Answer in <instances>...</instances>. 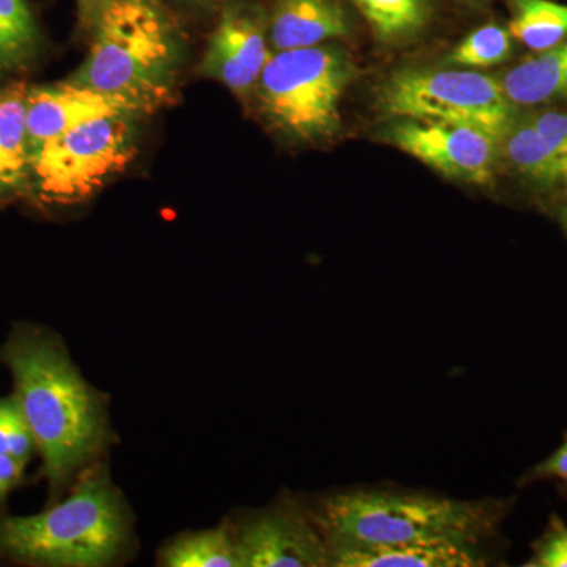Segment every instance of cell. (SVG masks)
<instances>
[{
  "mask_svg": "<svg viewBox=\"0 0 567 567\" xmlns=\"http://www.w3.org/2000/svg\"><path fill=\"white\" fill-rule=\"evenodd\" d=\"M51 491L66 494L112 445L107 399L82 377L59 336L18 327L0 352Z\"/></svg>",
  "mask_w": 567,
  "mask_h": 567,
  "instance_id": "cell-1",
  "label": "cell"
},
{
  "mask_svg": "<svg viewBox=\"0 0 567 567\" xmlns=\"http://www.w3.org/2000/svg\"><path fill=\"white\" fill-rule=\"evenodd\" d=\"M87 22L91 48L71 82L117 96L141 115L169 102L185 41L163 0H100Z\"/></svg>",
  "mask_w": 567,
  "mask_h": 567,
  "instance_id": "cell-2",
  "label": "cell"
},
{
  "mask_svg": "<svg viewBox=\"0 0 567 567\" xmlns=\"http://www.w3.org/2000/svg\"><path fill=\"white\" fill-rule=\"evenodd\" d=\"M133 548L132 509L100 462L50 509L35 516H0V557L22 565L112 566Z\"/></svg>",
  "mask_w": 567,
  "mask_h": 567,
  "instance_id": "cell-3",
  "label": "cell"
},
{
  "mask_svg": "<svg viewBox=\"0 0 567 567\" xmlns=\"http://www.w3.org/2000/svg\"><path fill=\"white\" fill-rule=\"evenodd\" d=\"M311 516L327 543L399 544L435 537L480 543L492 527L491 509L480 503L390 492L330 496Z\"/></svg>",
  "mask_w": 567,
  "mask_h": 567,
  "instance_id": "cell-4",
  "label": "cell"
},
{
  "mask_svg": "<svg viewBox=\"0 0 567 567\" xmlns=\"http://www.w3.org/2000/svg\"><path fill=\"white\" fill-rule=\"evenodd\" d=\"M353 76L346 52L298 48L270 55L257 81V100L275 128L293 140L320 141L339 128V104Z\"/></svg>",
  "mask_w": 567,
  "mask_h": 567,
  "instance_id": "cell-5",
  "label": "cell"
},
{
  "mask_svg": "<svg viewBox=\"0 0 567 567\" xmlns=\"http://www.w3.org/2000/svg\"><path fill=\"white\" fill-rule=\"evenodd\" d=\"M380 103L395 117L472 126L498 141L514 123L502 82L477 71L399 70L383 84Z\"/></svg>",
  "mask_w": 567,
  "mask_h": 567,
  "instance_id": "cell-6",
  "label": "cell"
},
{
  "mask_svg": "<svg viewBox=\"0 0 567 567\" xmlns=\"http://www.w3.org/2000/svg\"><path fill=\"white\" fill-rule=\"evenodd\" d=\"M136 118H96L41 144L31 153L29 171L39 196L73 204L102 189L136 155Z\"/></svg>",
  "mask_w": 567,
  "mask_h": 567,
  "instance_id": "cell-7",
  "label": "cell"
},
{
  "mask_svg": "<svg viewBox=\"0 0 567 567\" xmlns=\"http://www.w3.org/2000/svg\"><path fill=\"white\" fill-rule=\"evenodd\" d=\"M241 567L330 566V547L311 514L293 499L230 520Z\"/></svg>",
  "mask_w": 567,
  "mask_h": 567,
  "instance_id": "cell-8",
  "label": "cell"
},
{
  "mask_svg": "<svg viewBox=\"0 0 567 567\" xmlns=\"http://www.w3.org/2000/svg\"><path fill=\"white\" fill-rule=\"evenodd\" d=\"M390 142L436 173L486 185L494 177L502 141L472 126L404 118L390 130Z\"/></svg>",
  "mask_w": 567,
  "mask_h": 567,
  "instance_id": "cell-9",
  "label": "cell"
},
{
  "mask_svg": "<svg viewBox=\"0 0 567 567\" xmlns=\"http://www.w3.org/2000/svg\"><path fill=\"white\" fill-rule=\"evenodd\" d=\"M270 55L264 11L251 3H234L223 11L199 71L245 95L259 81Z\"/></svg>",
  "mask_w": 567,
  "mask_h": 567,
  "instance_id": "cell-10",
  "label": "cell"
},
{
  "mask_svg": "<svg viewBox=\"0 0 567 567\" xmlns=\"http://www.w3.org/2000/svg\"><path fill=\"white\" fill-rule=\"evenodd\" d=\"M111 115H134L140 111L117 96L66 81L40 87L28 95V137L31 153L44 142Z\"/></svg>",
  "mask_w": 567,
  "mask_h": 567,
  "instance_id": "cell-11",
  "label": "cell"
},
{
  "mask_svg": "<svg viewBox=\"0 0 567 567\" xmlns=\"http://www.w3.org/2000/svg\"><path fill=\"white\" fill-rule=\"evenodd\" d=\"M336 567H475L484 566L476 540H406L399 544L328 543Z\"/></svg>",
  "mask_w": 567,
  "mask_h": 567,
  "instance_id": "cell-12",
  "label": "cell"
},
{
  "mask_svg": "<svg viewBox=\"0 0 567 567\" xmlns=\"http://www.w3.org/2000/svg\"><path fill=\"white\" fill-rule=\"evenodd\" d=\"M268 29L275 50L287 51L342 39L350 22L339 0H276Z\"/></svg>",
  "mask_w": 567,
  "mask_h": 567,
  "instance_id": "cell-13",
  "label": "cell"
},
{
  "mask_svg": "<svg viewBox=\"0 0 567 567\" xmlns=\"http://www.w3.org/2000/svg\"><path fill=\"white\" fill-rule=\"evenodd\" d=\"M502 85L507 100L520 106L567 99V41L518 63Z\"/></svg>",
  "mask_w": 567,
  "mask_h": 567,
  "instance_id": "cell-14",
  "label": "cell"
},
{
  "mask_svg": "<svg viewBox=\"0 0 567 567\" xmlns=\"http://www.w3.org/2000/svg\"><path fill=\"white\" fill-rule=\"evenodd\" d=\"M28 95L22 85L0 89V193L18 188L31 171Z\"/></svg>",
  "mask_w": 567,
  "mask_h": 567,
  "instance_id": "cell-15",
  "label": "cell"
},
{
  "mask_svg": "<svg viewBox=\"0 0 567 567\" xmlns=\"http://www.w3.org/2000/svg\"><path fill=\"white\" fill-rule=\"evenodd\" d=\"M164 567H241L233 524L186 532L167 540L158 554Z\"/></svg>",
  "mask_w": 567,
  "mask_h": 567,
  "instance_id": "cell-16",
  "label": "cell"
},
{
  "mask_svg": "<svg viewBox=\"0 0 567 567\" xmlns=\"http://www.w3.org/2000/svg\"><path fill=\"white\" fill-rule=\"evenodd\" d=\"M371 25L375 39L401 43L416 37L431 18L429 0H352Z\"/></svg>",
  "mask_w": 567,
  "mask_h": 567,
  "instance_id": "cell-17",
  "label": "cell"
},
{
  "mask_svg": "<svg viewBox=\"0 0 567 567\" xmlns=\"http://www.w3.org/2000/svg\"><path fill=\"white\" fill-rule=\"evenodd\" d=\"M511 35L536 52L550 50L567 39V6L551 0H513Z\"/></svg>",
  "mask_w": 567,
  "mask_h": 567,
  "instance_id": "cell-18",
  "label": "cell"
},
{
  "mask_svg": "<svg viewBox=\"0 0 567 567\" xmlns=\"http://www.w3.org/2000/svg\"><path fill=\"white\" fill-rule=\"evenodd\" d=\"M39 47V25L28 0H0V70L20 69Z\"/></svg>",
  "mask_w": 567,
  "mask_h": 567,
  "instance_id": "cell-19",
  "label": "cell"
},
{
  "mask_svg": "<svg viewBox=\"0 0 567 567\" xmlns=\"http://www.w3.org/2000/svg\"><path fill=\"white\" fill-rule=\"evenodd\" d=\"M511 32L496 24L483 25L454 48L450 62L466 69H486L505 62L511 54Z\"/></svg>",
  "mask_w": 567,
  "mask_h": 567,
  "instance_id": "cell-20",
  "label": "cell"
},
{
  "mask_svg": "<svg viewBox=\"0 0 567 567\" xmlns=\"http://www.w3.org/2000/svg\"><path fill=\"white\" fill-rule=\"evenodd\" d=\"M33 451L35 442L17 398H0V454L28 465Z\"/></svg>",
  "mask_w": 567,
  "mask_h": 567,
  "instance_id": "cell-21",
  "label": "cell"
},
{
  "mask_svg": "<svg viewBox=\"0 0 567 567\" xmlns=\"http://www.w3.org/2000/svg\"><path fill=\"white\" fill-rule=\"evenodd\" d=\"M527 122L546 145L559 182L567 183V112H543Z\"/></svg>",
  "mask_w": 567,
  "mask_h": 567,
  "instance_id": "cell-22",
  "label": "cell"
},
{
  "mask_svg": "<svg viewBox=\"0 0 567 567\" xmlns=\"http://www.w3.org/2000/svg\"><path fill=\"white\" fill-rule=\"evenodd\" d=\"M529 567H567V525L558 516L551 517L547 532L536 546Z\"/></svg>",
  "mask_w": 567,
  "mask_h": 567,
  "instance_id": "cell-23",
  "label": "cell"
},
{
  "mask_svg": "<svg viewBox=\"0 0 567 567\" xmlns=\"http://www.w3.org/2000/svg\"><path fill=\"white\" fill-rule=\"evenodd\" d=\"M25 464L17 458L0 454V499L20 486L22 476H24Z\"/></svg>",
  "mask_w": 567,
  "mask_h": 567,
  "instance_id": "cell-24",
  "label": "cell"
},
{
  "mask_svg": "<svg viewBox=\"0 0 567 567\" xmlns=\"http://www.w3.org/2000/svg\"><path fill=\"white\" fill-rule=\"evenodd\" d=\"M537 473L543 476L559 477L567 481V442L559 447L554 456L537 466Z\"/></svg>",
  "mask_w": 567,
  "mask_h": 567,
  "instance_id": "cell-25",
  "label": "cell"
},
{
  "mask_svg": "<svg viewBox=\"0 0 567 567\" xmlns=\"http://www.w3.org/2000/svg\"><path fill=\"white\" fill-rule=\"evenodd\" d=\"M100 0H78V6H80L81 14L89 20L91 17L93 9L99 6Z\"/></svg>",
  "mask_w": 567,
  "mask_h": 567,
  "instance_id": "cell-26",
  "label": "cell"
},
{
  "mask_svg": "<svg viewBox=\"0 0 567 567\" xmlns=\"http://www.w3.org/2000/svg\"><path fill=\"white\" fill-rule=\"evenodd\" d=\"M462 2L468 3V6H484V3L491 2V0H462Z\"/></svg>",
  "mask_w": 567,
  "mask_h": 567,
  "instance_id": "cell-27",
  "label": "cell"
},
{
  "mask_svg": "<svg viewBox=\"0 0 567 567\" xmlns=\"http://www.w3.org/2000/svg\"><path fill=\"white\" fill-rule=\"evenodd\" d=\"M193 2H212V0H193ZM215 2V0H213Z\"/></svg>",
  "mask_w": 567,
  "mask_h": 567,
  "instance_id": "cell-28",
  "label": "cell"
},
{
  "mask_svg": "<svg viewBox=\"0 0 567 567\" xmlns=\"http://www.w3.org/2000/svg\"><path fill=\"white\" fill-rule=\"evenodd\" d=\"M566 223H567V212H566Z\"/></svg>",
  "mask_w": 567,
  "mask_h": 567,
  "instance_id": "cell-29",
  "label": "cell"
}]
</instances>
